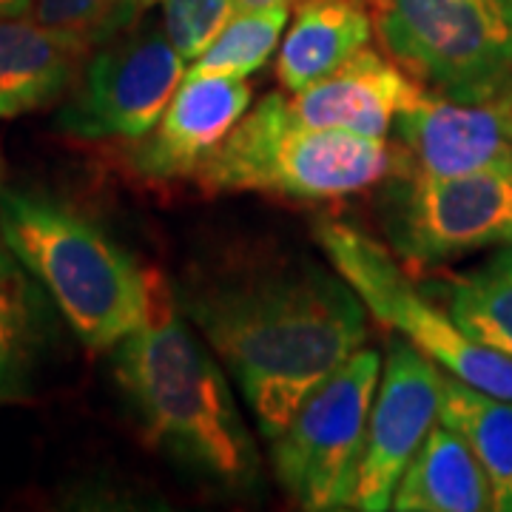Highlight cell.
Masks as SVG:
<instances>
[{
	"mask_svg": "<svg viewBox=\"0 0 512 512\" xmlns=\"http://www.w3.org/2000/svg\"><path fill=\"white\" fill-rule=\"evenodd\" d=\"M148 12L146 0H32V18L100 46Z\"/></svg>",
	"mask_w": 512,
	"mask_h": 512,
	"instance_id": "21",
	"label": "cell"
},
{
	"mask_svg": "<svg viewBox=\"0 0 512 512\" xmlns=\"http://www.w3.org/2000/svg\"><path fill=\"white\" fill-rule=\"evenodd\" d=\"M0 239L52 296L83 348L114 350L143 325L154 271L77 208L46 194L6 191L0 194Z\"/></svg>",
	"mask_w": 512,
	"mask_h": 512,
	"instance_id": "3",
	"label": "cell"
},
{
	"mask_svg": "<svg viewBox=\"0 0 512 512\" xmlns=\"http://www.w3.org/2000/svg\"><path fill=\"white\" fill-rule=\"evenodd\" d=\"M268 3H291V6H296L299 0H237V9H251V6H268Z\"/></svg>",
	"mask_w": 512,
	"mask_h": 512,
	"instance_id": "24",
	"label": "cell"
},
{
	"mask_svg": "<svg viewBox=\"0 0 512 512\" xmlns=\"http://www.w3.org/2000/svg\"><path fill=\"white\" fill-rule=\"evenodd\" d=\"M148 12L94 46L57 109L60 134L83 143H131L160 120L183 80L185 57L171 46L163 20Z\"/></svg>",
	"mask_w": 512,
	"mask_h": 512,
	"instance_id": "9",
	"label": "cell"
},
{
	"mask_svg": "<svg viewBox=\"0 0 512 512\" xmlns=\"http://www.w3.org/2000/svg\"><path fill=\"white\" fill-rule=\"evenodd\" d=\"M407 171L456 177L512 163V83L476 100L427 92L393 123Z\"/></svg>",
	"mask_w": 512,
	"mask_h": 512,
	"instance_id": "11",
	"label": "cell"
},
{
	"mask_svg": "<svg viewBox=\"0 0 512 512\" xmlns=\"http://www.w3.org/2000/svg\"><path fill=\"white\" fill-rule=\"evenodd\" d=\"M382 365L379 350H356L313 390L274 439V476L299 510H353L367 416Z\"/></svg>",
	"mask_w": 512,
	"mask_h": 512,
	"instance_id": "7",
	"label": "cell"
},
{
	"mask_svg": "<svg viewBox=\"0 0 512 512\" xmlns=\"http://www.w3.org/2000/svg\"><path fill=\"white\" fill-rule=\"evenodd\" d=\"M407 171L396 140L302 123L285 94H265L194 171L208 194H268L330 202L362 194Z\"/></svg>",
	"mask_w": 512,
	"mask_h": 512,
	"instance_id": "4",
	"label": "cell"
},
{
	"mask_svg": "<svg viewBox=\"0 0 512 512\" xmlns=\"http://www.w3.org/2000/svg\"><path fill=\"white\" fill-rule=\"evenodd\" d=\"M248 106L251 86L245 77L188 72L154 128L123 143L120 157L140 180H191Z\"/></svg>",
	"mask_w": 512,
	"mask_h": 512,
	"instance_id": "12",
	"label": "cell"
},
{
	"mask_svg": "<svg viewBox=\"0 0 512 512\" xmlns=\"http://www.w3.org/2000/svg\"><path fill=\"white\" fill-rule=\"evenodd\" d=\"M0 194H3V157H0Z\"/></svg>",
	"mask_w": 512,
	"mask_h": 512,
	"instance_id": "25",
	"label": "cell"
},
{
	"mask_svg": "<svg viewBox=\"0 0 512 512\" xmlns=\"http://www.w3.org/2000/svg\"><path fill=\"white\" fill-rule=\"evenodd\" d=\"M46 311L32 274L0 239V404L35 393Z\"/></svg>",
	"mask_w": 512,
	"mask_h": 512,
	"instance_id": "17",
	"label": "cell"
},
{
	"mask_svg": "<svg viewBox=\"0 0 512 512\" xmlns=\"http://www.w3.org/2000/svg\"><path fill=\"white\" fill-rule=\"evenodd\" d=\"M92 46L29 15L0 18V120L49 109L72 92Z\"/></svg>",
	"mask_w": 512,
	"mask_h": 512,
	"instance_id": "14",
	"label": "cell"
},
{
	"mask_svg": "<svg viewBox=\"0 0 512 512\" xmlns=\"http://www.w3.org/2000/svg\"><path fill=\"white\" fill-rule=\"evenodd\" d=\"M370 37L367 0H299L279 46L276 80L285 92H302L365 49Z\"/></svg>",
	"mask_w": 512,
	"mask_h": 512,
	"instance_id": "15",
	"label": "cell"
},
{
	"mask_svg": "<svg viewBox=\"0 0 512 512\" xmlns=\"http://www.w3.org/2000/svg\"><path fill=\"white\" fill-rule=\"evenodd\" d=\"M390 510L487 512L493 510V487L470 444L436 421L404 467Z\"/></svg>",
	"mask_w": 512,
	"mask_h": 512,
	"instance_id": "16",
	"label": "cell"
},
{
	"mask_svg": "<svg viewBox=\"0 0 512 512\" xmlns=\"http://www.w3.org/2000/svg\"><path fill=\"white\" fill-rule=\"evenodd\" d=\"M382 370L353 493V510L365 512L390 510L404 467L439 421L441 367L433 359L407 339H393Z\"/></svg>",
	"mask_w": 512,
	"mask_h": 512,
	"instance_id": "10",
	"label": "cell"
},
{
	"mask_svg": "<svg viewBox=\"0 0 512 512\" xmlns=\"http://www.w3.org/2000/svg\"><path fill=\"white\" fill-rule=\"evenodd\" d=\"M387 57L430 92L476 100L512 83V0H367Z\"/></svg>",
	"mask_w": 512,
	"mask_h": 512,
	"instance_id": "5",
	"label": "cell"
},
{
	"mask_svg": "<svg viewBox=\"0 0 512 512\" xmlns=\"http://www.w3.org/2000/svg\"><path fill=\"white\" fill-rule=\"evenodd\" d=\"M427 92L393 57L376 49H359L336 72L293 94L291 106L302 123L339 128L384 140L396 117Z\"/></svg>",
	"mask_w": 512,
	"mask_h": 512,
	"instance_id": "13",
	"label": "cell"
},
{
	"mask_svg": "<svg viewBox=\"0 0 512 512\" xmlns=\"http://www.w3.org/2000/svg\"><path fill=\"white\" fill-rule=\"evenodd\" d=\"M441 308L464 333L512 359V245L439 285Z\"/></svg>",
	"mask_w": 512,
	"mask_h": 512,
	"instance_id": "19",
	"label": "cell"
},
{
	"mask_svg": "<svg viewBox=\"0 0 512 512\" xmlns=\"http://www.w3.org/2000/svg\"><path fill=\"white\" fill-rule=\"evenodd\" d=\"M111 365L151 450L225 487L254 484L259 456L248 424L214 350L202 348L163 274L151 276L148 316L114 345Z\"/></svg>",
	"mask_w": 512,
	"mask_h": 512,
	"instance_id": "2",
	"label": "cell"
},
{
	"mask_svg": "<svg viewBox=\"0 0 512 512\" xmlns=\"http://www.w3.org/2000/svg\"><path fill=\"white\" fill-rule=\"evenodd\" d=\"M291 3L237 9L188 72L248 77L259 72L279 46L291 18Z\"/></svg>",
	"mask_w": 512,
	"mask_h": 512,
	"instance_id": "20",
	"label": "cell"
},
{
	"mask_svg": "<svg viewBox=\"0 0 512 512\" xmlns=\"http://www.w3.org/2000/svg\"><path fill=\"white\" fill-rule=\"evenodd\" d=\"M313 234L330 268L356 291L373 319L402 333L458 382L512 402L510 356L458 328L450 313L410 282L393 251L345 222H319Z\"/></svg>",
	"mask_w": 512,
	"mask_h": 512,
	"instance_id": "6",
	"label": "cell"
},
{
	"mask_svg": "<svg viewBox=\"0 0 512 512\" xmlns=\"http://www.w3.org/2000/svg\"><path fill=\"white\" fill-rule=\"evenodd\" d=\"M439 421L456 430L481 461L493 510L512 512V402L481 393L441 370Z\"/></svg>",
	"mask_w": 512,
	"mask_h": 512,
	"instance_id": "18",
	"label": "cell"
},
{
	"mask_svg": "<svg viewBox=\"0 0 512 512\" xmlns=\"http://www.w3.org/2000/svg\"><path fill=\"white\" fill-rule=\"evenodd\" d=\"M177 299L268 441L367 339L362 299L336 271L308 259L208 279Z\"/></svg>",
	"mask_w": 512,
	"mask_h": 512,
	"instance_id": "1",
	"label": "cell"
},
{
	"mask_svg": "<svg viewBox=\"0 0 512 512\" xmlns=\"http://www.w3.org/2000/svg\"><path fill=\"white\" fill-rule=\"evenodd\" d=\"M379 211L393 254L416 271L510 248L512 163L456 177H390Z\"/></svg>",
	"mask_w": 512,
	"mask_h": 512,
	"instance_id": "8",
	"label": "cell"
},
{
	"mask_svg": "<svg viewBox=\"0 0 512 512\" xmlns=\"http://www.w3.org/2000/svg\"><path fill=\"white\" fill-rule=\"evenodd\" d=\"M146 6H160L165 35L191 63L208 49V43L237 12V0H146Z\"/></svg>",
	"mask_w": 512,
	"mask_h": 512,
	"instance_id": "22",
	"label": "cell"
},
{
	"mask_svg": "<svg viewBox=\"0 0 512 512\" xmlns=\"http://www.w3.org/2000/svg\"><path fill=\"white\" fill-rule=\"evenodd\" d=\"M9 15H32V0H0V18Z\"/></svg>",
	"mask_w": 512,
	"mask_h": 512,
	"instance_id": "23",
	"label": "cell"
}]
</instances>
